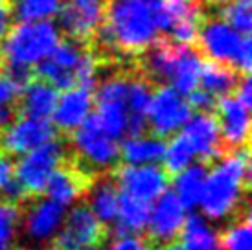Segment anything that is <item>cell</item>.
Returning a JSON list of instances; mask_svg holds the SVG:
<instances>
[{"mask_svg":"<svg viewBox=\"0 0 252 250\" xmlns=\"http://www.w3.org/2000/svg\"><path fill=\"white\" fill-rule=\"evenodd\" d=\"M216 160V164L206 171L204 191L199 202L208 221H223L234 216L245 199L251 181L249 146Z\"/></svg>","mask_w":252,"mask_h":250,"instance_id":"1","label":"cell"},{"mask_svg":"<svg viewBox=\"0 0 252 250\" xmlns=\"http://www.w3.org/2000/svg\"><path fill=\"white\" fill-rule=\"evenodd\" d=\"M99 59L91 44L64 39L56 44L42 61L35 64V76L48 81L57 91L72 87L94 89L99 72Z\"/></svg>","mask_w":252,"mask_h":250,"instance_id":"2","label":"cell"},{"mask_svg":"<svg viewBox=\"0 0 252 250\" xmlns=\"http://www.w3.org/2000/svg\"><path fill=\"white\" fill-rule=\"evenodd\" d=\"M195 46L206 59L230 64L241 74H251V35L234 30L216 9L203 7Z\"/></svg>","mask_w":252,"mask_h":250,"instance_id":"3","label":"cell"},{"mask_svg":"<svg viewBox=\"0 0 252 250\" xmlns=\"http://www.w3.org/2000/svg\"><path fill=\"white\" fill-rule=\"evenodd\" d=\"M61 41L59 30L50 21H28L11 26L0 42V62L35 66Z\"/></svg>","mask_w":252,"mask_h":250,"instance_id":"4","label":"cell"},{"mask_svg":"<svg viewBox=\"0 0 252 250\" xmlns=\"http://www.w3.org/2000/svg\"><path fill=\"white\" fill-rule=\"evenodd\" d=\"M72 147L79 162H83L89 169L107 171L118 164L120 160V140L101 125L96 114H89V118L72 132Z\"/></svg>","mask_w":252,"mask_h":250,"instance_id":"5","label":"cell"},{"mask_svg":"<svg viewBox=\"0 0 252 250\" xmlns=\"http://www.w3.org/2000/svg\"><path fill=\"white\" fill-rule=\"evenodd\" d=\"M66 149L61 140L52 138L35 149L21 155L15 164V179L26 195L37 197L44 193L50 175L63 164Z\"/></svg>","mask_w":252,"mask_h":250,"instance_id":"6","label":"cell"},{"mask_svg":"<svg viewBox=\"0 0 252 250\" xmlns=\"http://www.w3.org/2000/svg\"><path fill=\"white\" fill-rule=\"evenodd\" d=\"M134 70H118L107 76L98 87L94 103L98 107L96 116L114 138L127 136V91Z\"/></svg>","mask_w":252,"mask_h":250,"instance_id":"7","label":"cell"},{"mask_svg":"<svg viewBox=\"0 0 252 250\" xmlns=\"http://www.w3.org/2000/svg\"><path fill=\"white\" fill-rule=\"evenodd\" d=\"M191 116V107L184 94L169 85H160L151 96L147 109V127L153 134L166 138L181 131Z\"/></svg>","mask_w":252,"mask_h":250,"instance_id":"8","label":"cell"},{"mask_svg":"<svg viewBox=\"0 0 252 250\" xmlns=\"http://www.w3.org/2000/svg\"><path fill=\"white\" fill-rule=\"evenodd\" d=\"M107 0H63L57 22L66 39L91 44L105 21Z\"/></svg>","mask_w":252,"mask_h":250,"instance_id":"9","label":"cell"},{"mask_svg":"<svg viewBox=\"0 0 252 250\" xmlns=\"http://www.w3.org/2000/svg\"><path fill=\"white\" fill-rule=\"evenodd\" d=\"M105 237V224L94 216L89 204H77L64 216L61 228L54 237L57 250H76L99 245Z\"/></svg>","mask_w":252,"mask_h":250,"instance_id":"10","label":"cell"},{"mask_svg":"<svg viewBox=\"0 0 252 250\" xmlns=\"http://www.w3.org/2000/svg\"><path fill=\"white\" fill-rule=\"evenodd\" d=\"M116 186H118L120 193L131 195L134 199L151 202L158 199L169 184L168 171L160 167L158 164H140V166H133V164H124L122 167L116 169Z\"/></svg>","mask_w":252,"mask_h":250,"instance_id":"11","label":"cell"},{"mask_svg":"<svg viewBox=\"0 0 252 250\" xmlns=\"http://www.w3.org/2000/svg\"><path fill=\"white\" fill-rule=\"evenodd\" d=\"M0 147L9 156H21L48 140L56 138V127L50 120L32 118L21 114L15 116L0 129Z\"/></svg>","mask_w":252,"mask_h":250,"instance_id":"12","label":"cell"},{"mask_svg":"<svg viewBox=\"0 0 252 250\" xmlns=\"http://www.w3.org/2000/svg\"><path fill=\"white\" fill-rule=\"evenodd\" d=\"M188 210L184 208L175 193H169L168 189L151 202L149 217H147L146 228L149 234V239L158 245L171 243L179 237L186 219Z\"/></svg>","mask_w":252,"mask_h":250,"instance_id":"13","label":"cell"},{"mask_svg":"<svg viewBox=\"0 0 252 250\" xmlns=\"http://www.w3.org/2000/svg\"><path fill=\"white\" fill-rule=\"evenodd\" d=\"M217 125L221 140L226 147L239 149L249 146L251 136V107H247L236 94L217 97Z\"/></svg>","mask_w":252,"mask_h":250,"instance_id":"14","label":"cell"},{"mask_svg":"<svg viewBox=\"0 0 252 250\" xmlns=\"http://www.w3.org/2000/svg\"><path fill=\"white\" fill-rule=\"evenodd\" d=\"M66 216V208L52 199H39L30 204L28 212L22 216L24 234L32 243L44 245L54 241Z\"/></svg>","mask_w":252,"mask_h":250,"instance_id":"15","label":"cell"},{"mask_svg":"<svg viewBox=\"0 0 252 250\" xmlns=\"http://www.w3.org/2000/svg\"><path fill=\"white\" fill-rule=\"evenodd\" d=\"M94 107V94L91 87H72L57 97L56 109L52 112L54 127L70 134L89 118Z\"/></svg>","mask_w":252,"mask_h":250,"instance_id":"16","label":"cell"},{"mask_svg":"<svg viewBox=\"0 0 252 250\" xmlns=\"http://www.w3.org/2000/svg\"><path fill=\"white\" fill-rule=\"evenodd\" d=\"M189 144L193 146L197 153V158L203 162H212L223 155V140L219 132L217 120L210 112H195L188 118V122L181 129Z\"/></svg>","mask_w":252,"mask_h":250,"instance_id":"17","label":"cell"},{"mask_svg":"<svg viewBox=\"0 0 252 250\" xmlns=\"http://www.w3.org/2000/svg\"><path fill=\"white\" fill-rule=\"evenodd\" d=\"M203 56L195 44H179L171 62L168 83L181 94L188 96L189 92L199 87V74H201Z\"/></svg>","mask_w":252,"mask_h":250,"instance_id":"18","label":"cell"},{"mask_svg":"<svg viewBox=\"0 0 252 250\" xmlns=\"http://www.w3.org/2000/svg\"><path fill=\"white\" fill-rule=\"evenodd\" d=\"M57 97H59V91L56 87L35 76L22 89L19 97V111L24 116L50 120L56 109Z\"/></svg>","mask_w":252,"mask_h":250,"instance_id":"19","label":"cell"},{"mask_svg":"<svg viewBox=\"0 0 252 250\" xmlns=\"http://www.w3.org/2000/svg\"><path fill=\"white\" fill-rule=\"evenodd\" d=\"M87 188H89L87 175L79 173L74 167H64L61 164L50 175L44 193L48 195V199L59 202L61 206L66 208V206H70L81 199V195L87 191Z\"/></svg>","mask_w":252,"mask_h":250,"instance_id":"20","label":"cell"},{"mask_svg":"<svg viewBox=\"0 0 252 250\" xmlns=\"http://www.w3.org/2000/svg\"><path fill=\"white\" fill-rule=\"evenodd\" d=\"M166 142L157 134H131L120 146V160L126 164H158L164 155Z\"/></svg>","mask_w":252,"mask_h":250,"instance_id":"21","label":"cell"},{"mask_svg":"<svg viewBox=\"0 0 252 250\" xmlns=\"http://www.w3.org/2000/svg\"><path fill=\"white\" fill-rule=\"evenodd\" d=\"M151 204L140 199H134L131 195L120 193L118 212L114 217V234L116 236H129V234H140L146 228L147 217H149Z\"/></svg>","mask_w":252,"mask_h":250,"instance_id":"22","label":"cell"},{"mask_svg":"<svg viewBox=\"0 0 252 250\" xmlns=\"http://www.w3.org/2000/svg\"><path fill=\"white\" fill-rule=\"evenodd\" d=\"M239 77H241V72H238L234 66L208 59V61H203V64H201L199 87L204 89L206 92H210L212 96L221 97L236 91Z\"/></svg>","mask_w":252,"mask_h":250,"instance_id":"23","label":"cell"},{"mask_svg":"<svg viewBox=\"0 0 252 250\" xmlns=\"http://www.w3.org/2000/svg\"><path fill=\"white\" fill-rule=\"evenodd\" d=\"M182 247L186 250H221L219 234L210 221L201 214H189L184 219L181 230Z\"/></svg>","mask_w":252,"mask_h":250,"instance_id":"24","label":"cell"},{"mask_svg":"<svg viewBox=\"0 0 252 250\" xmlns=\"http://www.w3.org/2000/svg\"><path fill=\"white\" fill-rule=\"evenodd\" d=\"M89 208L103 224H112L120 204V189L111 179H99L89 184Z\"/></svg>","mask_w":252,"mask_h":250,"instance_id":"25","label":"cell"},{"mask_svg":"<svg viewBox=\"0 0 252 250\" xmlns=\"http://www.w3.org/2000/svg\"><path fill=\"white\" fill-rule=\"evenodd\" d=\"M206 171H208V167L203 164H189L182 171L175 173V182H173L175 195L186 210H193L199 206L204 191Z\"/></svg>","mask_w":252,"mask_h":250,"instance_id":"26","label":"cell"},{"mask_svg":"<svg viewBox=\"0 0 252 250\" xmlns=\"http://www.w3.org/2000/svg\"><path fill=\"white\" fill-rule=\"evenodd\" d=\"M197 160V153L193 146L189 144V140L186 138V134L182 131H177L175 134H171L166 147H164V155L162 160L164 162V169L168 173H179L184 167H188L189 164H193Z\"/></svg>","mask_w":252,"mask_h":250,"instance_id":"27","label":"cell"},{"mask_svg":"<svg viewBox=\"0 0 252 250\" xmlns=\"http://www.w3.org/2000/svg\"><path fill=\"white\" fill-rule=\"evenodd\" d=\"M63 0H11L13 17L19 22L50 21L59 11Z\"/></svg>","mask_w":252,"mask_h":250,"instance_id":"28","label":"cell"},{"mask_svg":"<svg viewBox=\"0 0 252 250\" xmlns=\"http://www.w3.org/2000/svg\"><path fill=\"white\" fill-rule=\"evenodd\" d=\"M22 222V212L19 202H0V250H13Z\"/></svg>","mask_w":252,"mask_h":250,"instance_id":"29","label":"cell"},{"mask_svg":"<svg viewBox=\"0 0 252 250\" xmlns=\"http://www.w3.org/2000/svg\"><path fill=\"white\" fill-rule=\"evenodd\" d=\"M251 214L245 210L243 216L238 217V221H234L230 226H226L219 236V247L221 250H251Z\"/></svg>","mask_w":252,"mask_h":250,"instance_id":"30","label":"cell"},{"mask_svg":"<svg viewBox=\"0 0 252 250\" xmlns=\"http://www.w3.org/2000/svg\"><path fill=\"white\" fill-rule=\"evenodd\" d=\"M252 0H232L228 4L221 7H210L216 9L219 17L226 21L234 30H238L239 33L251 35L252 30V11H251Z\"/></svg>","mask_w":252,"mask_h":250,"instance_id":"31","label":"cell"},{"mask_svg":"<svg viewBox=\"0 0 252 250\" xmlns=\"http://www.w3.org/2000/svg\"><path fill=\"white\" fill-rule=\"evenodd\" d=\"M0 195L6 201L19 202L26 197L21 184L15 179V162L7 153H0Z\"/></svg>","mask_w":252,"mask_h":250,"instance_id":"32","label":"cell"},{"mask_svg":"<svg viewBox=\"0 0 252 250\" xmlns=\"http://www.w3.org/2000/svg\"><path fill=\"white\" fill-rule=\"evenodd\" d=\"M186 99H188L191 111H197V112L214 111V109H216V103H217V97L212 96L210 92H206L204 89H201V87L193 89V91L186 96Z\"/></svg>","mask_w":252,"mask_h":250,"instance_id":"33","label":"cell"},{"mask_svg":"<svg viewBox=\"0 0 252 250\" xmlns=\"http://www.w3.org/2000/svg\"><path fill=\"white\" fill-rule=\"evenodd\" d=\"M109 250H151L149 243L142 239L138 234H129V236H116V239L111 243Z\"/></svg>","mask_w":252,"mask_h":250,"instance_id":"34","label":"cell"},{"mask_svg":"<svg viewBox=\"0 0 252 250\" xmlns=\"http://www.w3.org/2000/svg\"><path fill=\"white\" fill-rule=\"evenodd\" d=\"M13 6L11 2H0V42L13 26Z\"/></svg>","mask_w":252,"mask_h":250,"instance_id":"35","label":"cell"},{"mask_svg":"<svg viewBox=\"0 0 252 250\" xmlns=\"http://www.w3.org/2000/svg\"><path fill=\"white\" fill-rule=\"evenodd\" d=\"M228 2H232V0H201L203 7H221Z\"/></svg>","mask_w":252,"mask_h":250,"instance_id":"36","label":"cell"},{"mask_svg":"<svg viewBox=\"0 0 252 250\" xmlns=\"http://www.w3.org/2000/svg\"><path fill=\"white\" fill-rule=\"evenodd\" d=\"M158 250H186L184 249V247H182V245H179V243H173V241H171V243H166V245H162L160 249Z\"/></svg>","mask_w":252,"mask_h":250,"instance_id":"37","label":"cell"},{"mask_svg":"<svg viewBox=\"0 0 252 250\" xmlns=\"http://www.w3.org/2000/svg\"><path fill=\"white\" fill-rule=\"evenodd\" d=\"M76 250H101V249H99V245H91V247H81V249H76Z\"/></svg>","mask_w":252,"mask_h":250,"instance_id":"38","label":"cell"},{"mask_svg":"<svg viewBox=\"0 0 252 250\" xmlns=\"http://www.w3.org/2000/svg\"><path fill=\"white\" fill-rule=\"evenodd\" d=\"M0 2H11V0H0Z\"/></svg>","mask_w":252,"mask_h":250,"instance_id":"39","label":"cell"},{"mask_svg":"<svg viewBox=\"0 0 252 250\" xmlns=\"http://www.w3.org/2000/svg\"><path fill=\"white\" fill-rule=\"evenodd\" d=\"M2 127H4V125H2V122H0V129H2Z\"/></svg>","mask_w":252,"mask_h":250,"instance_id":"40","label":"cell"}]
</instances>
